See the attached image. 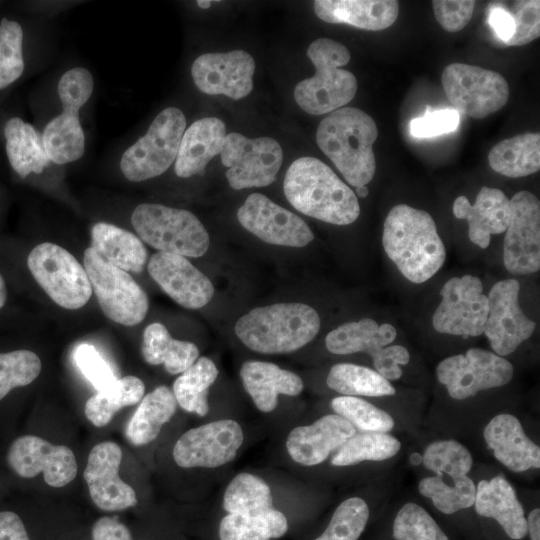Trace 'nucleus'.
<instances>
[{
	"label": "nucleus",
	"instance_id": "nucleus-32",
	"mask_svg": "<svg viewBox=\"0 0 540 540\" xmlns=\"http://www.w3.org/2000/svg\"><path fill=\"white\" fill-rule=\"evenodd\" d=\"M92 248L113 265L140 273L147 260V250L140 238L114 224L98 222L91 229Z\"/></svg>",
	"mask_w": 540,
	"mask_h": 540
},
{
	"label": "nucleus",
	"instance_id": "nucleus-26",
	"mask_svg": "<svg viewBox=\"0 0 540 540\" xmlns=\"http://www.w3.org/2000/svg\"><path fill=\"white\" fill-rule=\"evenodd\" d=\"M226 126L217 117H204L185 129L174 162L178 177L202 174L209 161L220 154L226 137Z\"/></svg>",
	"mask_w": 540,
	"mask_h": 540
},
{
	"label": "nucleus",
	"instance_id": "nucleus-22",
	"mask_svg": "<svg viewBox=\"0 0 540 540\" xmlns=\"http://www.w3.org/2000/svg\"><path fill=\"white\" fill-rule=\"evenodd\" d=\"M122 450L112 441L95 445L83 476L94 504L104 511H121L137 504L134 489L118 475Z\"/></svg>",
	"mask_w": 540,
	"mask_h": 540
},
{
	"label": "nucleus",
	"instance_id": "nucleus-46",
	"mask_svg": "<svg viewBox=\"0 0 540 540\" xmlns=\"http://www.w3.org/2000/svg\"><path fill=\"white\" fill-rule=\"evenodd\" d=\"M392 536L395 540H449L431 515L412 502L404 504L398 511Z\"/></svg>",
	"mask_w": 540,
	"mask_h": 540
},
{
	"label": "nucleus",
	"instance_id": "nucleus-51",
	"mask_svg": "<svg viewBox=\"0 0 540 540\" xmlns=\"http://www.w3.org/2000/svg\"><path fill=\"white\" fill-rule=\"evenodd\" d=\"M74 361L97 391L104 389L117 379L110 365L93 345L80 344L74 352Z\"/></svg>",
	"mask_w": 540,
	"mask_h": 540
},
{
	"label": "nucleus",
	"instance_id": "nucleus-1",
	"mask_svg": "<svg viewBox=\"0 0 540 540\" xmlns=\"http://www.w3.org/2000/svg\"><path fill=\"white\" fill-rule=\"evenodd\" d=\"M388 258L408 281L421 284L444 265L446 248L432 216L406 204L392 207L382 231Z\"/></svg>",
	"mask_w": 540,
	"mask_h": 540
},
{
	"label": "nucleus",
	"instance_id": "nucleus-17",
	"mask_svg": "<svg viewBox=\"0 0 540 540\" xmlns=\"http://www.w3.org/2000/svg\"><path fill=\"white\" fill-rule=\"evenodd\" d=\"M243 440L238 422L213 421L186 431L173 447V458L183 468H216L236 457Z\"/></svg>",
	"mask_w": 540,
	"mask_h": 540
},
{
	"label": "nucleus",
	"instance_id": "nucleus-44",
	"mask_svg": "<svg viewBox=\"0 0 540 540\" xmlns=\"http://www.w3.org/2000/svg\"><path fill=\"white\" fill-rule=\"evenodd\" d=\"M418 490L444 514L469 508L475 502L476 485L471 478L461 484L449 486L436 476H429L420 480Z\"/></svg>",
	"mask_w": 540,
	"mask_h": 540
},
{
	"label": "nucleus",
	"instance_id": "nucleus-45",
	"mask_svg": "<svg viewBox=\"0 0 540 540\" xmlns=\"http://www.w3.org/2000/svg\"><path fill=\"white\" fill-rule=\"evenodd\" d=\"M369 518L365 500L351 497L334 511L325 531L315 540H358Z\"/></svg>",
	"mask_w": 540,
	"mask_h": 540
},
{
	"label": "nucleus",
	"instance_id": "nucleus-29",
	"mask_svg": "<svg viewBox=\"0 0 540 540\" xmlns=\"http://www.w3.org/2000/svg\"><path fill=\"white\" fill-rule=\"evenodd\" d=\"M315 14L328 23H346L364 30L390 27L399 14L395 0H317Z\"/></svg>",
	"mask_w": 540,
	"mask_h": 540
},
{
	"label": "nucleus",
	"instance_id": "nucleus-14",
	"mask_svg": "<svg viewBox=\"0 0 540 540\" xmlns=\"http://www.w3.org/2000/svg\"><path fill=\"white\" fill-rule=\"evenodd\" d=\"M441 301L432 315V326L442 334L477 337L483 334L488 298L481 280L466 274L447 280L440 290Z\"/></svg>",
	"mask_w": 540,
	"mask_h": 540
},
{
	"label": "nucleus",
	"instance_id": "nucleus-56",
	"mask_svg": "<svg viewBox=\"0 0 540 540\" xmlns=\"http://www.w3.org/2000/svg\"><path fill=\"white\" fill-rule=\"evenodd\" d=\"M527 522V532L530 534L531 540H540V510L539 508L533 509L528 518Z\"/></svg>",
	"mask_w": 540,
	"mask_h": 540
},
{
	"label": "nucleus",
	"instance_id": "nucleus-50",
	"mask_svg": "<svg viewBox=\"0 0 540 540\" xmlns=\"http://www.w3.org/2000/svg\"><path fill=\"white\" fill-rule=\"evenodd\" d=\"M459 120V112L453 108L428 106L422 116L411 120L410 133L415 138H431L451 133L458 128Z\"/></svg>",
	"mask_w": 540,
	"mask_h": 540
},
{
	"label": "nucleus",
	"instance_id": "nucleus-9",
	"mask_svg": "<svg viewBox=\"0 0 540 540\" xmlns=\"http://www.w3.org/2000/svg\"><path fill=\"white\" fill-rule=\"evenodd\" d=\"M83 262L105 316L125 326L141 323L148 312L149 301L132 276L105 260L92 247L85 250Z\"/></svg>",
	"mask_w": 540,
	"mask_h": 540
},
{
	"label": "nucleus",
	"instance_id": "nucleus-36",
	"mask_svg": "<svg viewBox=\"0 0 540 540\" xmlns=\"http://www.w3.org/2000/svg\"><path fill=\"white\" fill-rule=\"evenodd\" d=\"M144 391L143 381L136 376L117 378L86 401L85 415L93 425L103 427L121 408L140 402Z\"/></svg>",
	"mask_w": 540,
	"mask_h": 540
},
{
	"label": "nucleus",
	"instance_id": "nucleus-48",
	"mask_svg": "<svg viewBox=\"0 0 540 540\" xmlns=\"http://www.w3.org/2000/svg\"><path fill=\"white\" fill-rule=\"evenodd\" d=\"M41 360L30 350L0 353V400L13 388L32 383L40 374Z\"/></svg>",
	"mask_w": 540,
	"mask_h": 540
},
{
	"label": "nucleus",
	"instance_id": "nucleus-39",
	"mask_svg": "<svg viewBox=\"0 0 540 540\" xmlns=\"http://www.w3.org/2000/svg\"><path fill=\"white\" fill-rule=\"evenodd\" d=\"M288 530L286 516L274 508L255 515L227 514L220 522V540H270Z\"/></svg>",
	"mask_w": 540,
	"mask_h": 540
},
{
	"label": "nucleus",
	"instance_id": "nucleus-20",
	"mask_svg": "<svg viewBox=\"0 0 540 540\" xmlns=\"http://www.w3.org/2000/svg\"><path fill=\"white\" fill-rule=\"evenodd\" d=\"M255 62L244 50L224 53H205L198 56L191 75L196 87L209 95H225L238 100L253 88Z\"/></svg>",
	"mask_w": 540,
	"mask_h": 540
},
{
	"label": "nucleus",
	"instance_id": "nucleus-38",
	"mask_svg": "<svg viewBox=\"0 0 540 540\" xmlns=\"http://www.w3.org/2000/svg\"><path fill=\"white\" fill-rule=\"evenodd\" d=\"M218 374V368L211 359L199 357L173 383L172 392L180 407L187 412L205 416L209 411L208 390Z\"/></svg>",
	"mask_w": 540,
	"mask_h": 540
},
{
	"label": "nucleus",
	"instance_id": "nucleus-53",
	"mask_svg": "<svg viewBox=\"0 0 540 540\" xmlns=\"http://www.w3.org/2000/svg\"><path fill=\"white\" fill-rule=\"evenodd\" d=\"M487 21L497 37L505 44L513 36L515 23L509 9L504 4L497 3L490 5Z\"/></svg>",
	"mask_w": 540,
	"mask_h": 540
},
{
	"label": "nucleus",
	"instance_id": "nucleus-30",
	"mask_svg": "<svg viewBox=\"0 0 540 540\" xmlns=\"http://www.w3.org/2000/svg\"><path fill=\"white\" fill-rule=\"evenodd\" d=\"M240 377L256 407L265 413L276 408L279 394L297 396L304 388L297 374L271 362L246 361L240 369Z\"/></svg>",
	"mask_w": 540,
	"mask_h": 540
},
{
	"label": "nucleus",
	"instance_id": "nucleus-31",
	"mask_svg": "<svg viewBox=\"0 0 540 540\" xmlns=\"http://www.w3.org/2000/svg\"><path fill=\"white\" fill-rule=\"evenodd\" d=\"M6 154L12 169L25 178L40 174L51 162L44 150L42 134L30 123L12 117L4 125Z\"/></svg>",
	"mask_w": 540,
	"mask_h": 540
},
{
	"label": "nucleus",
	"instance_id": "nucleus-24",
	"mask_svg": "<svg viewBox=\"0 0 540 540\" xmlns=\"http://www.w3.org/2000/svg\"><path fill=\"white\" fill-rule=\"evenodd\" d=\"M453 214L468 222V236L472 243L486 249L491 235L504 233L507 229L511 207L510 199L498 189L484 186L474 204L467 197L459 196L453 203Z\"/></svg>",
	"mask_w": 540,
	"mask_h": 540
},
{
	"label": "nucleus",
	"instance_id": "nucleus-23",
	"mask_svg": "<svg viewBox=\"0 0 540 540\" xmlns=\"http://www.w3.org/2000/svg\"><path fill=\"white\" fill-rule=\"evenodd\" d=\"M356 433V428L337 414L325 415L314 423L294 428L286 440L290 457L303 466L322 463Z\"/></svg>",
	"mask_w": 540,
	"mask_h": 540
},
{
	"label": "nucleus",
	"instance_id": "nucleus-35",
	"mask_svg": "<svg viewBox=\"0 0 540 540\" xmlns=\"http://www.w3.org/2000/svg\"><path fill=\"white\" fill-rule=\"evenodd\" d=\"M490 167L498 174L520 178L540 169V134L523 133L504 139L488 154Z\"/></svg>",
	"mask_w": 540,
	"mask_h": 540
},
{
	"label": "nucleus",
	"instance_id": "nucleus-33",
	"mask_svg": "<svg viewBox=\"0 0 540 540\" xmlns=\"http://www.w3.org/2000/svg\"><path fill=\"white\" fill-rule=\"evenodd\" d=\"M177 401L171 389L161 385L144 396L131 419L125 435L134 446L155 440L162 428L176 412Z\"/></svg>",
	"mask_w": 540,
	"mask_h": 540
},
{
	"label": "nucleus",
	"instance_id": "nucleus-41",
	"mask_svg": "<svg viewBox=\"0 0 540 540\" xmlns=\"http://www.w3.org/2000/svg\"><path fill=\"white\" fill-rule=\"evenodd\" d=\"M223 507L229 514L255 515L272 508L270 487L250 473H239L228 484Z\"/></svg>",
	"mask_w": 540,
	"mask_h": 540
},
{
	"label": "nucleus",
	"instance_id": "nucleus-47",
	"mask_svg": "<svg viewBox=\"0 0 540 540\" xmlns=\"http://www.w3.org/2000/svg\"><path fill=\"white\" fill-rule=\"evenodd\" d=\"M23 29L14 20L2 18L0 22V90L14 83L22 75Z\"/></svg>",
	"mask_w": 540,
	"mask_h": 540
},
{
	"label": "nucleus",
	"instance_id": "nucleus-60",
	"mask_svg": "<svg viewBox=\"0 0 540 540\" xmlns=\"http://www.w3.org/2000/svg\"><path fill=\"white\" fill-rule=\"evenodd\" d=\"M211 1H202V0H199L197 1V5L202 8V9H207L211 6Z\"/></svg>",
	"mask_w": 540,
	"mask_h": 540
},
{
	"label": "nucleus",
	"instance_id": "nucleus-5",
	"mask_svg": "<svg viewBox=\"0 0 540 540\" xmlns=\"http://www.w3.org/2000/svg\"><path fill=\"white\" fill-rule=\"evenodd\" d=\"M307 56L316 72L294 89L299 107L309 114L323 115L349 103L358 84L353 73L340 68L350 61L347 47L329 38H319L309 45Z\"/></svg>",
	"mask_w": 540,
	"mask_h": 540
},
{
	"label": "nucleus",
	"instance_id": "nucleus-54",
	"mask_svg": "<svg viewBox=\"0 0 540 540\" xmlns=\"http://www.w3.org/2000/svg\"><path fill=\"white\" fill-rule=\"evenodd\" d=\"M92 540H132L129 529L116 517L99 518L92 527Z\"/></svg>",
	"mask_w": 540,
	"mask_h": 540
},
{
	"label": "nucleus",
	"instance_id": "nucleus-8",
	"mask_svg": "<svg viewBox=\"0 0 540 540\" xmlns=\"http://www.w3.org/2000/svg\"><path fill=\"white\" fill-rule=\"evenodd\" d=\"M185 129L186 117L179 108L163 109L147 132L122 153L119 166L124 177L141 182L166 172L175 162Z\"/></svg>",
	"mask_w": 540,
	"mask_h": 540
},
{
	"label": "nucleus",
	"instance_id": "nucleus-43",
	"mask_svg": "<svg viewBox=\"0 0 540 540\" xmlns=\"http://www.w3.org/2000/svg\"><path fill=\"white\" fill-rule=\"evenodd\" d=\"M331 407L337 415L362 432L388 433L394 428V420L390 414L359 397H335L331 401Z\"/></svg>",
	"mask_w": 540,
	"mask_h": 540
},
{
	"label": "nucleus",
	"instance_id": "nucleus-19",
	"mask_svg": "<svg viewBox=\"0 0 540 540\" xmlns=\"http://www.w3.org/2000/svg\"><path fill=\"white\" fill-rule=\"evenodd\" d=\"M7 461L20 477L42 473L45 482L56 488L67 485L77 474L76 458L69 447L34 435L18 437L8 450Z\"/></svg>",
	"mask_w": 540,
	"mask_h": 540
},
{
	"label": "nucleus",
	"instance_id": "nucleus-42",
	"mask_svg": "<svg viewBox=\"0 0 540 540\" xmlns=\"http://www.w3.org/2000/svg\"><path fill=\"white\" fill-rule=\"evenodd\" d=\"M422 463L436 475L460 478L470 472L473 458L470 451L458 441L439 440L426 447Z\"/></svg>",
	"mask_w": 540,
	"mask_h": 540
},
{
	"label": "nucleus",
	"instance_id": "nucleus-18",
	"mask_svg": "<svg viewBox=\"0 0 540 540\" xmlns=\"http://www.w3.org/2000/svg\"><path fill=\"white\" fill-rule=\"evenodd\" d=\"M241 226L265 243L305 247L314 239L307 223L261 193L250 194L237 211Z\"/></svg>",
	"mask_w": 540,
	"mask_h": 540
},
{
	"label": "nucleus",
	"instance_id": "nucleus-3",
	"mask_svg": "<svg viewBox=\"0 0 540 540\" xmlns=\"http://www.w3.org/2000/svg\"><path fill=\"white\" fill-rule=\"evenodd\" d=\"M378 129L373 118L354 107H342L319 124L316 142L345 180L357 188L374 177L376 161L373 144Z\"/></svg>",
	"mask_w": 540,
	"mask_h": 540
},
{
	"label": "nucleus",
	"instance_id": "nucleus-59",
	"mask_svg": "<svg viewBox=\"0 0 540 540\" xmlns=\"http://www.w3.org/2000/svg\"><path fill=\"white\" fill-rule=\"evenodd\" d=\"M410 461L413 463V464H419L420 462H422V456L419 455L418 453H414L411 455L410 457Z\"/></svg>",
	"mask_w": 540,
	"mask_h": 540
},
{
	"label": "nucleus",
	"instance_id": "nucleus-12",
	"mask_svg": "<svg viewBox=\"0 0 540 540\" xmlns=\"http://www.w3.org/2000/svg\"><path fill=\"white\" fill-rule=\"evenodd\" d=\"M514 368L506 358L483 348H470L463 354L447 357L436 367L438 381L450 397L464 400L483 390L507 385Z\"/></svg>",
	"mask_w": 540,
	"mask_h": 540
},
{
	"label": "nucleus",
	"instance_id": "nucleus-37",
	"mask_svg": "<svg viewBox=\"0 0 540 540\" xmlns=\"http://www.w3.org/2000/svg\"><path fill=\"white\" fill-rule=\"evenodd\" d=\"M327 386L343 396L383 397L396 393L394 386L376 370L352 363L331 367Z\"/></svg>",
	"mask_w": 540,
	"mask_h": 540
},
{
	"label": "nucleus",
	"instance_id": "nucleus-15",
	"mask_svg": "<svg viewBox=\"0 0 540 540\" xmlns=\"http://www.w3.org/2000/svg\"><path fill=\"white\" fill-rule=\"evenodd\" d=\"M510 219L503 239V264L512 275H529L540 269V202L521 190L510 199Z\"/></svg>",
	"mask_w": 540,
	"mask_h": 540
},
{
	"label": "nucleus",
	"instance_id": "nucleus-2",
	"mask_svg": "<svg viewBox=\"0 0 540 540\" xmlns=\"http://www.w3.org/2000/svg\"><path fill=\"white\" fill-rule=\"evenodd\" d=\"M284 194L299 212L334 225H349L360 215L357 196L325 163L296 159L288 168Z\"/></svg>",
	"mask_w": 540,
	"mask_h": 540
},
{
	"label": "nucleus",
	"instance_id": "nucleus-27",
	"mask_svg": "<svg viewBox=\"0 0 540 540\" xmlns=\"http://www.w3.org/2000/svg\"><path fill=\"white\" fill-rule=\"evenodd\" d=\"M477 514L496 520L505 533L514 540L527 534L523 507L513 486L503 476L481 480L476 486L474 502Z\"/></svg>",
	"mask_w": 540,
	"mask_h": 540
},
{
	"label": "nucleus",
	"instance_id": "nucleus-4",
	"mask_svg": "<svg viewBox=\"0 0 540 540\" xmlns=\"http://www.w3.org/2000/svg\"><path fill=\"white\" fill-rule=\"evenodd\" d=\"M320 325V316L313 307L300 302H283L250 310L236 321L234 331L252 351L283 354L311 342Z\"/></svg>",
	"mask_w": 540,
	"mask_h": 540
},
{
	"label": "nucleus",
	"instance_id": "nucleus-25",
	"mask_svg": "<svg viewBox=\"0 0 540 540\" xmlns=\"http://www.w3.org/2000/svg\"><path fill=\"white\" fill-rule=\"evenodd\" d=\"M484 440L494 457L513 472L540 467V448L525 433L521 422L512 414L494 416L485 426Z\"/></svg>",
	"mask_w": 540,
	"mask_h": 540
},
{
	"label": "nucleus",
	"instance_id": "nucleus-58",
	"mask_svg": "<svg viewBox=\"0 0 540 540\" xmlns=\"http://www.w3.org/2000/svg\"><path fill=\"white\" fill-rule=\"evenodd\" d=\"M356 193H357V195H358L359 197L364 198V197H366V196L368 195L369 190H368V188H367L366 185H364V186H359V187L356 188Z\"/></svg>",
	"mask_w": 540,
	"mask_h": 540
},
{
	"label": "nucleus",
	"instance_id": "nucleus-55",
	"mask_svg": "<svg viewBox=\"0 0 540 540\" xmlns=\"http://www.w3.org/2000/svg\"><path fill=\"white\" fill-rule=\"evenodd\" d=\"M0 540H30L21 518L12 511H0Z\"/></svg>",
	"mask_w": 540,
	"mask_h": 540
},
{
	"label": "nucleus",
	"instance_id": "nucleus-7",
	"mask_svg": "<svg viewBox=\"0 0 540 540\" xmlns=\"http://www.w3.org/2000/svg\"><path fill=\"white\" fill-rule=\"evenodd\" d=\"M136 233L160 252L198 258L209 249V234L190 211L157 203H141L131 215Z\"/></svg>",
	"mask_w": 540,
	"mask_h": 540
},
{
	"label": "nucleus",
	"instance_id": "nucleus-13",
	"mask_svg": "<svg viewBox=\"0 0 540 540\" xmlns=\"http://www.w3.org/2000/svg\"><path fill=\"white\" fill-rule=\"evenodd\" d=\"M226 178L235 190L273 183L283 162V151L273 138L251 139L236 132L226 135L220 152Z\"/></svg>",
	"mask_w": 540,
	"mask_h": 540
},
{
	"label": "nucleus",
	"instance_id": "nucleus-52",
	"mask_svg": "<svg viewBox=\"0 0 540 540\" xmlns=\"http://www.w3.org/2000/svg\"><path fill=\"white\" fill-rule=\"evenodd\" d=\"M435 18L448 32L462 30L470 22L475 1L472 0H434L432 2Z\"/></svg>",
	"mask_w": 540,
	"mask_h": 540
},
{
	"label": "nucleus",
	"instance_id": "nucleus-21",
	"mask_svg": "<svg viewBox=\"0 0 540 540\" xmlns=\"http://www.w3.org/2000/svg\"><path fill=\"white\" fill-rule=\"evenodd\" d=\"M148 273L176 303L187 309H200L213 295L211 280L182 255L156 252L148 262Z\"/></svg>",
	"mask_w": 540,
	"mask_h": 540
},
{
	"label": "nucleus",
	"instance_id": "nucleus-16",
	"mask_svg": "<svg viewBox=\"0 0 540 540\" xmlns=\"http://www.w3.org/2000/svg\"><path fill=\"white\" fill-rule=\"evenodd\" d=\"M520 282L515 278L496 282L488 293V315L483 334L494 353L505 357L534 333L536 323L519 304Z\"/></svg>",
	"mask_w": 540,
	"mask_h": 540
},
{
	"label": "nucleus",
	"instance_id": "nucleus-10",
	"mask_svg": "<svg viewBox=\"0 0 540 540\" xmlns=\"http://www.w3.org/2000/svg\"><path fill=\"white\" fill-rule=\"evenodd\" d=\"M27 265L36 282L59 306L74 310L89 301L92 288L87 273L63 247L41 243L29 253Z\"/></svg>",
	"mask_w": 540,
	"mask_h": 540
},
{
	"label": "nucleus",
	"instance_id": "nucleus-40",
	"mask_svg": "<svg viewBox=\"0 0 540 540\" xmlns=\"http://www.w3.org/2000/svg\"><path fill=\"white\" fill-rule=\"evenodd\" d=\"M400 449V441L388 433H355L337 449L331 464L350 466L364 461H384L395 456Z\"/></svg>",
	"mask_w": 540,
	"mask_h": 540
},
{
	"label": "nucleus",
	"instance_id": "nucleus-34",
	"mask_svg": "<svg viewBox=\"0 0 540 540\" xmlns=\"http://www.w3.org/2000/svg\"><path fill=\"white\" fill-rule=\"evenodd\" d=\"M141 352L148 364H163L173 375L184 372L199 358V350L194 343L174 339L167 328L157 322L144 329Z\"/></svg>",
	"mask_w": 540,
	"mask_h": 540
},
{
	"label": "nucleus",
	"instance_id": "nucleus-49",
	"mask_svg": "<svg viewBox=\"0 0 540 540\" xmlns=\"http://www.w3.org/2000/svg\"><path fill=\"white\" fill-rule=\"evenodd\" d=\"M515 23L513 36L508 46H521L535 40L540 35V1H515L507 7Z\"/></svg>",
	"mask_w": 540,
	"mask_h": 540
},
{
	"label": "nucleus",
	"instance_id": "nucleus-11",
	"mask_svg": "<svg viewBox=\"0 0 540 540\" xmlns=\"http://www.w3.org/2000/svg\"><path fill=\"white\" fill-rule=\"evenodd\" d=\"M441 81L455 110L475 119L499 111L509 99L506 79L479 66L451 63L444 69Z\"/></svg>",
	"mask_w": 540,
	"mask_h": 540
},
{
	"label": "nucleus",
	"instance_id": "nucleus-6",
	"mask_svg": "<svg viewBox=\"0 0 540 540\" xmlns=\"http://www.w3.org/2000/svg\"><path fill=\"white\" fill-rule=\"evenodd\" d=\"M94 79L81 66L64 72L57 85L62 112L53 117L42 131V141L51 163L64 165L79 160L85 153V134L79 111L92 96Z\"/></svg>",
	"mask_w": 540,
	"mask_h": 540
},
{
	"label": "nucleus",
	"instance_id": "nucleus-28",
	"mask_svg": "<svg viewBox=\"0 0 540 540\" xmlns=\"http://www.w3.org/2000/svg\"><path fill=\"white\" fill-rule=\"evenodd\" d=\"M396 337L397 331L392 324H379L372 318H362L343 323L330 331L325 337V346L330 353L337 355L366 353L375 365Z\"/></svg>",
	"mask_w": 540,
	"mask_h": 540
},
{
	"label": "nucleus",
	"instance_id": "nucleus-57",
	"mask_svg": "<svg viewBox=\"0 0 540 540\" xmlns=\"http://www.w3.org/2000/svg\"><path fill=\"white\" fill-rule=\"evenodd\" d=\"M6 299H7L6 284L2 275L0 274V308L4 306Z\"/></svg>",
	"mask_w": 540,
	"mask_h": 540
}]
</instances>
